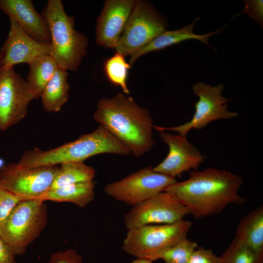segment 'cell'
Listing matches in <instances>:
<instances>
[{"label": "cell", "instance_id": "23", "mask_svg": "<svg viewBox=\"0 0 263 263\" xmlns=\"http://www.w3.org/2000/svg\"><path fill=\"white\" fill-rule=\"evenodd\" d=\"M130 68L131 66L126 61L125 56L117 52L106 60L104 65V71L109 81L115 86L120 87L126 94L130 93L127 80Z\"/></svg>", "mask_w": 263, "mask_h": 263}, {"label": "cell", "instance_id": "7", "mask_svg": "<svg viewBox=\"0 0 263 263\" xmlns=\"http://www.w3.org/2000/svg\"><path fill=\"white\" fill-rule=\"evenodd\" d=\"M168 18L148 1L136 0L122 34L114 46L115 52L131 56L167 30Z\"/></svg>", "mask_w": 263, "mask_h": 263}, {"label": "cell", "instance_id": "9", "mask_svg": "<svg viewBox=\"0 0 263 263\" xmlns=\"http://www.w3.org/2000/svg\"><path fill=\"white\" fill-rule=\"evenodd\" d=\"M176 182L175 178L154 171L149 167L107 184L104 191L115 200L134 207Z\"/></svg>", "mask_w": 263, "mask_h": 263}, {"label": "cell", "instance_id": "14", "mask_svg": "<svg viewBox=\"0 0 263 263\" xmlns=\"http://www.w3.org/2000/svg\"><path fill=\"white\" fill-rule=\"evenodd\" d=\"M136 0H106L97 19L95 39L104 48L113 49L118 41Z\"/></svg>", "mask_w": 263, "mask_h": 263}, {"label": "cell", "instance_id": "29", "mask_svg": "<svg viewBox=\"0 0 263 263\" xmlns=\"http://www.w3.org/2000/svg\"><path fill=\"white\" fill-rule=\"evenodd\" d=\"M244 1L245 6L242 12L246 14L249 18L253 19L258 24L263 27V0H247Z\"/></svg>", "mask_w": 263, "mask_h": 263}, {"label": "cell", "instance_id": "32", "mask_svg": "<svg viewBox=\"0 0 263 263\" xmlns=\"http://www.w3.org/2000/svg\"><path fill=\"white\" fill-rule=\"evenodd\" d=\"M2 54L0 50V70L1 68V64H2Z\"/></svg>", "mask_w": 263, "mask_h": 263}, {"label": "cell", "instance_id": "22", "mask_svg": "<svg viewBox=\"0 0 263 263\" xmlns=\"http://www.w3.org/2000/svg\"><path fill=\"white\" fill-rule=\"evenodd\" d=\"M94 169L84 162H67L60 164L50 190L71 184L94 181Z\"/></svg>", "mask_w": 263, "mask_h": 263}, {"label": "cell", "instance_id": "27", "mask_svg": "<svg viewBox=\"0 0 263 263\" xmlns=\"http://www.w3.org/2000/svg\"><path fill=\"white\" fill-rule=\"evenodd\" d=\"M221 258L211 249L199 247L192 252L186 263H221Z\"/></svg>", "mask_w": 263, "mask_h": 263}, {"label": "cell", "instance_id": "16", "mask_svg": "<svg viewBox=\"0 0 263 263\" xmlns=\"http://www.w3.org/2000/svg\"><path fill=\"white\" fill-rule=\"evenodd\" d=\"M0 10L31 38L51 46V36L47 21L36 10L31 0H0Z\"/></svg>", "mask_w": 263, "mask_h": 263}, {"label": "cell", "instance_id": "28", "mask_svg": "<svg viewBox=\"0 0 263 263\" xmlns=\"http://www.w3.org/2000/svg\"><path fill=\"white\" fill-rule=\"evenodd\" d=\"M82 257L74 249L59 251L51 254L49 263H83Z\"/></svg>", "mask_w": 263, "mask_h": 263}, {"label": "cell", "instance_id": "17", "mask_svg": "<svg viewBox=\"0 0 263 263\" xmlns=\"http://www.w3.org/2000/svg\"><path fill=\"white\" fill-rule=\"evenodd\" d=\"M199 19V18L196 17L192 22L181 29L165 31L153 39L145 47L131 56L129 64L132 66L138 58L146 54L160 50L190 39H197L211 47L207 42L208 38L221 32L224 28L204 35L196 34L193 32V29L197 21Z\"/></svg>", "mask_w": 263, "mask_h": 263}, {"label": "cell", "instance_id": "6", "mask_svg": "<svg viewBox=\"0 0 263 263\" xmlns=\"http://www.w3.org/2000/svg\"><path fill=\"white\" fill-rule=\"evenodd\" d=\"M191 225V222L182 219L170 224L130 229L124 240L123 249L136 258L156 261L163 251L187 238Z\"/></svg>", "mask_w": 263, "mask_h": 263}, {"label": "cell", "instance_id": "20", "mask_svg": "<svg viewBox=\"0 0 263 263\" xmlns=\"http://www.w3.org/2000/svg\"><path fill=\"white\" fill-rule=\"evenodd\" d=\"M94 181L66 185L48 191L41 200L69 202L84 207L94 199Z\"/></svg>", "mask_w": 263, "mask_h": 263}, {"label": "cell", "instance_id": "21", "mask_svg": "<svg viewBox=\"0 0 263 263\" xmlns=\"http://www.w3.org/2000/svg\"><path fill=\"white\" fill-rule=\"evenodd\" d=\"M28 65L29 72L25 81L35 99H38L44 87L53 77L58 66L49 55L38 56Z\"/></svg>", "mask_w": 263, "mask_h": 263}, {"label": "cell", "instance_id": "26", "mask_svg": "<svg viewBox=\"0 0 263 263\" xmlns=\"http://www.w3.org/2000/svg\"><path fill=\"white\" fill-rule=\"evenodd\" d=\"M22 200L0 186V224Z\"/></svg>", "mask_w": 263, "mask_h": 263}, {"label": "cell", "instance_id": "13", "mask_svg": "<svg viewBox=\"0 0 263 263\" xmlns=\"http://www.w3.org/2000/svg\"><path fill=\"white\" fill-rule=\"evenodd\" d=\"M160 136L169 151L164 160L152 168L154 171L175 178L191 169L197 170L204 162L206 156L188 141L187 136L165 132Z\"/></svg>", "mask_w": 263, "mask_h": 263}, {"label": "cell", "instance_id": "11", "mask_svg": "<svg viewBox=\"0 0 263 263\" xmlns=\"http://www.w3.org/2000/svg\"><path fill=\"white\" fill-rule=\"evenodd\" d=\"M34 96L14 67L0 70V130L18 123L27 114Z\"/></svg>", "mask_w": 263, "mask_h": 263}, {"label": "cell", "instance_id": "10", "mask_svg": "<svg viewBox=\"0 0 263 263\" xmlns=\"http://www.w3.org/2000/svg\"><path fill=\"white\" fill-rule=\"evenodd\" d=\"M224 86L219 84L215 86L203 82H197L192 86L193 94L199 97L195 103V111L192 118L181 125L172 127H161L153 125L158 132L167 130L176 132L179 134L187 136L192 129H201L213 121L232 119L237 116L236 113L227 110V103L231 100L222 95Z\"/></svg>", "mask_w": 263, "mask_h": 263}, {"label": "cell", "instance_id": "24", "mask_svg": "<svg viewBox=\"0 0 263 263\" xmlns=\"http://www.w3.org/2000/svg\"><path fill=\"white\" fill-rule=\"evenodd\" d=\"M220 257L221 263H263V253L252 249L236 238Z\"/></svg>", "mask_w": 263, "mask_h": 263}, {"label": "cell", "instance_id": "18", "mask_svg": "<svg viewBox=\"0 0 263 263\" xmlns=\"http://www.w3.org/2000/svg\"><path fill=\"white\" fill-rule=\"evenodd\" d=\"M68 75L67 71L58 67L53 77L44 87L40 98L46 112L59 111L68 100L70 89Z\"/></svg>", "mask_w": 263, "mask_h": 263}, {"label": "cell", "instance_id": "4", "mask_svg": "<svg viewBox=\"0 0 263 263\" xmlns=\"http://www.w3.org/2000/svg\"><path fill=\"white\" fill-rule=\"evenodd\" d=\"M41 14L50 33V56L58 67L76 71L87 55L88 37L75 29V18L66 14L61 0H48Z\"/></svg>", "mask_w": 263, "mask_h": 263}, {"label": "cell", "instance_id": "5", "mask_svg": "<svg viewBox=\"0 0 263 263\" xmlns=\"http://www.w3.org/2000/svg\"><path fill=\"white\" fill-rule=\"evenodd\" d=\"M40 199L21 200L0 224V237L16 255H23L47 224V206Z\"/></svg>", "mask_w": 263, "mask_h": 263}, {"label": "cell", "instance_id": "1", "mask_svg": "<svg viewBox=\"0 0 263 263\" xmlns=\"http://www.w3.org/2000/svg\"><path fill=\"white\" fill-rule=\"evenodd\" d=\"M242 178L229 171L208 168L191 171L186 181L176 182L164 191L173 194L196 219L219 213L229 204L245 199L238 191Z\"/></svg>", "mask_w": 263, "mask_h": 263}, {"label": "cell", "instance_id": "15", "mask_svg": "<svg viewBox=\"0 0 263 263\" xmlns=\"http://www.w3.org/2000/svg\"><path fill=\"white\" fill-rule=\"evenodd\" d=\"M9 21L8 35L0 49L3 56L1 69L21 63L28 64L38 56L50 55V46L31 38L12 19H9Z\"/></svg>", "mask_w": 263, "mask_h": 263}, {"label": "cell", "instance_id": "3", "mask_svg": "<svg viewBox=\"0 0 263 263\" xmlns=\"http://www.w3.org/2000/svg\"><path fill=\"white\" fill-rule=\"evenodd\" d=\"M101 153L125 156L131 152L99 124L92 132L83 134L77 139L56 148L26 150L17 164L24 168L58 165L67 162H84L92 156Z\"/></svg>", "mask_w": 263, "mask_h": 263}, {"label": "cell", "instance_id": "33", "mask_svg": "<svg viewBox=\"0 0 263 263\" xmlns=\"http://www.w3.org/2000/svg\"><path fill=\"white\" fill-rule=\"evenodd\" d=\"M3 161L2 159H0V169L3 166Z\"/></svg>", "mask_w": 263, "mask_h": 263}, {"label": "cell", "instance_id": "25", "mask_svg": "<svg viewBox=\"0 0 263 263\" xmlns=\"http://www.w3.org/2000/svg\"><path fill=\"white\" fill-rule=\"evenodd\" d=\"M197 247L196 242L186 238L161 253L158 259L163 260L164 263H186Z\"/></svg>", "mask_w": 263, "mask_h": 263}, {"label": "cell", "instance_id": "31", "mask_svg": "<svg viewBox=\"0 0 263 263\" xmlns=\"http://www.w3.org/2000/svg\"><path fill=\"white\" fill-rule=\"evenodd\" d=\"M131 263H152V261L143 258H137Z\"/></svg>", "mask_w": 263, "mask_h": 263}, {"label": "cell", "instance_id": "8", "mask_svg": "<svg viewBox=\"0 0 263 263\" xmlns=\"http://www.w3.org/2000/svg\"><path fill=\"white\" fill-rule=\"evenodd\" d=\"M59 165L24 168L12 162L0 169V186L22 200L41 199L50 190Z\"/></svg>", "mask_w": 263, "mask_h": 263}, {"label": "cell", "instance_id": "2", "mask_svg": "<svg viewBox=\"0 0 263 263\" xmlns=\"http://www.w3.org/2000/svg\"><path fill=\"white\" fill-rule=\"evenodd\" d=\"M93 118L136 157L145 154L155 144L149 111L123 93L100 99Z\"/></svg>", "mask_w": 263, "mask_h": 263}, {"label": "cell", "instance_id": "12", "mask_svg": "<svg viewBox=\"0 0 263 263\" xmlns=\"http://www.w3.org/2000/svg\"><path fill=\"white\" fill-rule=\"evenodd\" d=\"M188 214L173 194L163 191L133 207L125 215V224L128 230L154 224H170Z\"/></svg>", "mask_w": 263, "mask_h": 263}, {"label": "cell", "instance_id": "30", "mask_svg": "<svg viewBox=\"0 0 263 263\" xmlns=\"http://www.w3.org/2000/svg\"><path fill=\"white\" fill-rule=\"evenodd\" d=\"M11 247L0 237V263H18Z\"/></svg>", "mask_w": 263, "mask_h": 263}, {"label": "cell", "instance_id": "19", "mask_svg": "<svg viewBox=\"0 0 263 263\" xmlns=\"http://www.w3.org/2000/svg\"><path fill=\"white\" fill-rule=\"evenodd\" d=\"M259 253H263V207L252 210L238 225L235 237Z\"/></svg>", "mask_w": 263, "mask_h": 263}]
</instances>
